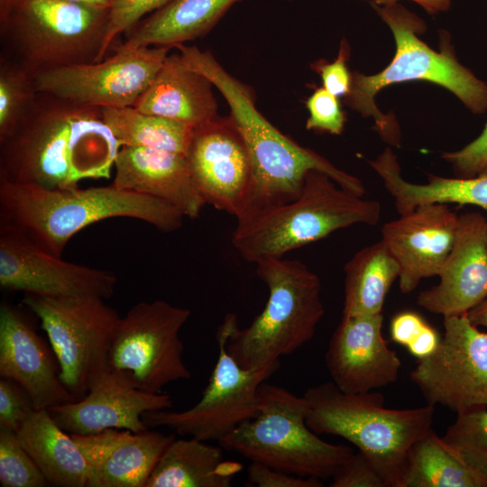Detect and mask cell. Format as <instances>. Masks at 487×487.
<instances>
[{
  "label": "cell",
  "mask_w": 487,
  "mask_h": 487,
  "mask_svg": "<svg viewBox=\"0 0 487 487\" xmlns=\"http://www.w3.org/2000/svg\"><path fill=\"white\" fill-rule=\"evenodd\" d=\"M108 11L62 0H13L1 20L2 53L33 75L101 61Z\"/></svg>",
  "instance_id": "9"
},
{
  "label": "cell",
  "mask_w": 487,
  "mask_h": 487,
  "mask_svg": "<svg viewBox=\"0 0 487 487\" xmlns=\"http://www.w3.org/2000/svg\"><path fill=\"white\" fill-rule=\"evenodd\" d=\"M399 0H372L373 5H386L397 3ZM422 6L428 14H436L446 12L451 5V0H411Z\"/></svg>",
  "instance_id": "44"
},
{
  "label": "cell",
  "mask_w": 487,
  "mask_h": 487,
  "mask_svg": "<svg viewBox=\"0 0 487 487\" xmlns=\"http://www.w3.org/2000/svg\"><path fill=\"white\" fill-rule=\"evenodd\" d=\"M349 46L343 40L337 57L331 62L317 60L311 64V69L321 78L323 87L332 95L345 96L350 90L352 73L347 68Z\"/></svg>",
  "instance_id": "40"
},
{
  "label": "cell",
  "mask_w": 487,
  "mask_h": 487,
  "mask_svg": "<svg viewBox=\"0 0 487 487\" xmlns=\"http://www.w3.org/2000/svg\"><path fill=\"white\" fill-rule=\"evenodd\" d=\"M191 311L164 300L140 301L121 317L111 344L109 371L141 391L159 393L191 373L180 330Z\"/></svg>",
  "instance_id": "11"
},
{
  "label": "cell",
  "mask_w": 487,
  "mask_h": 487,
  "mask_svg": "<svg viewBox=\"0 0 487 487\" xmlns=\"http://www.w3.org/2000/svg\"><path fill=\"white\" fill-rule=\"evenodd\" d=\"M114 170L115 187L167 202L188 218L198 217L206 205L184 155L121 146Z\"/></svg>",
  "instance_id": "23"
},
{
  "label": "cell",
  "mask_w": 487,
  "mask_h": 487,
  "mask_svg": "<svg viewBox=\"0 0 487 487\" xmlns=\"http://www.w3.org/2000/svg\"><path fill=\"white\" fill-rule=\"evenodd\" d=\"M101 61L59 67L34 75L39 93L83 106H133L153 79L170 48H123Z\"/></svg>",
  "instance_id": "13"
},
{
  "label": "cell",
  "mask_w": 487,
  "mask_h": 487,
  "mask_svg": "<svg viewBox=\"0 0 487 487\" xmlns=\"http://www.w3.org/2000/svg\"><path fill=\"white\" fill-rule=\"evenodd\" d=\"M309 116L306 123L308 130L331 134H341L346 121L337 96L323 87L315 89L306 102Z\"/></svg>",
  "instance_id": "36"
},
{
  "label": "cell",
  "mask_w": 487,
  "mask_h": 487,
  "mask_svg": "<svg viewBox=\"0 0 487 487\" xmlns=\"http://www.w3.org/2000/svg\"><path fill=\"white\" fill-rule=\"evenodd\" d=\"M400 487H487V475L432 428L410 448Z\"/></svg>",
  "instance_id": "28"
},
{
  "label": "cell",
  "mask_w": 487,
  "mask_h": 487,
  "mask_svg": "<svg viewBox=\"0 0 487 487\" xmlns=\"http://www.w3.org/2000/svg\"><path fill=\"white\" fill-rule=\"evenodd\" d=\"M382 326V313L342 316L330 338L326 364L343 392H368L398 380L401 362L389 348Z\"/></svg>",
  "instance_id": "17"
},
{
  "label": "cell",
  "mask_w": 487,
  "mask_h": 487,
  "mask_svg": "<svg viewBox=\"0 0 487 487\" xmlns=\"http://www.w3.org/2000/svg\"><path fill=\"white\" fill-rule=\"evenodd\" d=\"M116 276L110 271L66 262L18 229L0 225V285L42 297L109 299Z\"/></svg>",
  "instance_id": "15"
},
{
  "label": "cell",
  "mask_w": 487,
  "mask_h": 487,
  "mask_svg": "<svg viewBox=\"0 0 487 487\" xmlns=\"http://www.w3.org/2000/svg\"><path fill=\"white\" fill-rule=\"evenodd\" d=\"M186 158L205 203L237 220L250 191L253 170L233 118L217 115L195 126Z\"/></svg>",
  "instance_id": "16"
},
{
  "label": "cell",
  "mask_w": 487,
  "mask_h": 487,
  "mask_svg": "<svg viewBox=\"0 0 487 487\" xmlns=\"http://www.w3.org/2000/svg\"><path fill=\"white\" fill-rule=\"evenodd\" d=\"M486 232H487V222H486Z\"/></svg>",
  "instance_id": "48"
},
{
  "label": "cell",
  "mask_w": 487,
  "mask_h": 487,
  "mask_svg": "<svg viewBox=\"0 0 487 487\" xmlns=\"http://www.w3.org/2000/svg\"><path fill=\"white\" fill-rule=\"evenodd\" d=\"M242 0H171L125 32L123 48H175L206 35Z\"/></svg>",
  "instance_id": "25"
},
{
  "label": "cell",
  "mask_w": 487,
  "mask_h": 487,
  "mask_svg": "<svg viewBox=\"0 0 487 487\" xmlns=\"http://www.w3.org/2000/svg\"><path fill=\"white\" fill-rule=\"evenodd\" d=\"M242 465L225 461L221 448L190 437L174 439L144 487H229Z\"/></svg>",
  "instance_id": "27"
},
{
  "label": "cell",
  "mask_w": 487,
  "mask_h": 487,
  "mask_svg": "<svg viewBox=\"0 0 487 487\" xmlns=\"http://www.w3.org/2000/svg\"><path fill=\"white\" fill-rule=\"evenodd\" d=\"M381 206L354 195L328 175L312 170L295 200L237 221L232 244L248 262L275 257L357 224L375 225Z\"/></svg>",
  "instance_id": "7"
},
{
  "label": "cell",
  "mask_w": 487,
  "mask_h": 487,
  "mask_svg": "<svg viewBox=\"0 0 487 487\" xmlns=\"http://www.w3.org/2000/svg\"><path fill=\"white\" fill-rule=\"evenodd\" d=\"M212 87L207 77L183 62L178 51L168 54L133 106L142 113L195 127L217 116V103Z\"/></svg>",
  "instance_id": "24"
},
{
  "label": "cell",
  "mask_w": 487,
  "mask_h": 487,
  "mask_svg": "<svg viewBox=\"0 0 487 487\" xmlns=\"http://www.w3.org/2000/svg\"><path fill=\"white\" fill-rule=\"evenodd\" d=\"M104 122L121 146L144 147L186 156L194 126L148 115L133 106L102 108Z\"/></svg>",
  "instance_id": "31"
},
{
  "label": "cell",
  "mask_w": 487,
  "mask_h": 487,
  "mask_svg": "<svg viewBox=\"0 0 487 487\" xmlns=\"http://www.w3.org/2000/svg\"><path fill=\"white\" fill-rule=\"evenodd\" d=\"M16 435L49 485L87 487V460L72 436L54 421L48 409H33Z\"/></svg>",
  "instance_id": "26"
},
{
  "label": "cell",
  "mask_w": 487,
  "mask_h": 487,
  "mask_svg": "<svg viewBox=\"0 0 487 487\" xmlns=\"http://www.w3.org/2000/svg\"><path fill=\"white\" fill-rule=\"evenodd\" d=\"M373 8L392 32L395 54L379 73L353 72L345 102L363 116L372 117L384 141L392 145L400 144L397 124L382 114L374 101L378 92L392 84L428 81L452 92L471 112L483 114L487 111V83L458 61L448 43L436 51L423 42L418 33L426 29V24L418 15L397 3L373 5Z\"/></svg>",
  "instance_id": "5"
},
{
  "label": "cell",
  "mask_w": 487,
  "mask_h": 487,
  "mask_svg": "<svg viewBox=\"0 0 487 487\" xmlns=\"http://www.w3.org/2000/svg\"><path fill=\"white\" fill-rule=\"evenodd\" d=\"M255 264L269 290L263 310L243 329L235 314L224 319L227 351L248 369L278 362L310 341L325 313L320 279L302 262L267 257Z\"/></svg>",
  "instance_id": "6"
},
{
  "label": "cell",
  "mask_w": 487,
  "mask_h": 487,
  "mask_svg": "<svg viewBox=\"0 0 487 487\" xmlns=\"http://www.w3.org/2000/svg\"><path fill=\"white\" fill-rule=\"evenodd\" d=\"M466 315L475 326L487 328V299L472 308Z\"/></svg>",
  "instance_id": "45"
},
{
  "label": "cell",
  "mask_w": 487,
  "mask_h": 487,
  "mask_svg": "<svg viewBox=\"0 0 487 487\" xmlns=\"http://www.w3.org/2000/svg\"><path fill=\"white\" fill-rule=\"evenodd\" d=\"M442 437L487 475V408L457 413Z\"/></svg>",
  "instance_id": "33"
},
{
  "label": "cell",
  "mask_w": 487,
  "mask_h": 487,
  "mask_svg": "<svg viewBox=\"0 0 487 487\" xmlns=\"http://www.w3.org/2000/svg\"><path fill=\"white\" fill-rule=\"evenodd\" d=\"M183 62L205 77L223 95L230 116L248 151L253 179L244 208L237 221L295 200L307 174L316 170L328 175L346 191L363 197L365 189L355 176L342 170L316 152L282 133L255 106L249 86L228 73L208 51L185 44L176 47Z\"/></svg>",
  "instance_id": "2"
},
{
  "label": "cell",
  "mask_w": 487,
  "mask_h": 487,
  "mask_svg": "<svg viewBox=\"0 0 487 487\" xmlns=\"http://www.w3.org/2000/svg\"><path fill=\"white\" fill-rule=\"evenodd\" d=\"M487 217L471 211L459 215L452 249L439 282L421 291L417 304L444 317L467 314L487 299Z\"/></svg>",
  "instance_id": "19"
},
{
  "label": "cell",
  "mask_w": 487,
  "mask_h": 487,
  "mask_svg": "<svg viewBox=\"0 0 487 487\" xmlns=\"http://www.w3.org/2000/svg\"><path fill=\"white\" fill-rule=\"evenodd\" d=\"M399 276L400 266L381 240L359 250L345 266L343 316L382 313Z\"/></svg>",
  "instance_id": "29"
},
{
  "label": "cell",
  "mask_w": 487,
  "mask_h": 487,
  "mask_svg": "<svg viewBox=\"0 0 487 487\" xmlns=\"http://www.w3.org/2000/svg\"><path fill=\"white\" fill-rule=\"evenodd\" d=\"M23 303L41 321L65 387L78 400L109 371L111 344L121 317L94 296L51 298L25 294Z\"/></svg>",
  "instance_id": "10"
},
{
  "label": "cell",
  "mask_w": 487,
  "mask_h": 487,
  "mask_svg": "<svg viewBox=\"0 0 487 487\" xmlns=\"http://www.w3.org/2000/svg\"><path fill=\"white\" fill-rule=\"evenodd\" d=\"M121 148L102 108L39 93L32 112L0 141V179L51 189L109 179Z\"/></svg>",
  "instance_id": "1"
},
{
  "label": "cell",
  "mask_w": 487,
  "mask_h": 487,
  "mask_svg": "<svg viewBox=\"0 0 487 487\" xmlns=\"http://www.w3.org/2000/svg\"><path fill=\"white\" fill-rule=\"evenodd\" d=\"M441 341L437 331L428 323L418 335L406 347L409 353L421 360L430 356L436 352Z\"/></svg>",
  "instance_id": "43"
},
{
  "label": "cell",
  "mask_w": 487,
  "mask_h": 487,
  "mask_svg": "<svg viewBox=\"0 0 487 487\" xmlns=\"http://www.w3.org/2000/svg\"><path fill=\"white\" fill-rule=\"evenodd\" d=\"M0 483L3 487H44L45 477L20 443L16 432L0 428Z\"/></svg>",
  "instance_id": "34"
},
{
  "label": "cell",
  "mask_w": 487,
  "mask_h": 487,
  "mask_svg": "<svg viewBox=\"0 0 487 487\" xmlns=\"http://www.w3.org/2000/svg\"><path fill=\"white\" fill-rule=\"evenodd\" d=\"M13 0H0L1 20L5 16Z\"/></svg>",
  "instance_id": "47"
},
{
  "label": "cell",
  "mask_w": 487,
  "mask_h": 487,
  "mask_svg": "<svg viewBox=\"0 0 487 487\" xmlns=\"http://www.w3.org/2000/svg\"><path fill=\"white\" fill-rule=\"evenodd\" d=\"M400 167L391 166L381 176L400 215L424 204L469 205L487 210V169L469 178H446L428 174L427 183H412L402 178Z\"/></svg>",
  "instance_id": "30"
},
{
  "label": "cell",
  "mask_w": 487,
  "mask_h": 487,
  "mask_svg": "<svg viewBox=\"0 0 487 487\" xmlns=\"http://www.w3.org/2000/svg\"><path fill=\"white\" fill-rule=\"evenodd\" d=\"M34 409L28 393L16 381L1 377L0 428L17 432Z\"/></svg>",
  "instance_id": "37"
},
{
  "label": "cell",
  "mask_w": 487,
  "mask_h": 487,
  "mask_svg": "<svg viewBox=\"0 0 487 487\" xmlns=\"http://www.w3.org/2000/svg\"><path fill=\"white\" fill-rule=\"evenodd\" d=\"M114 217L141 220L168 233L179 230L185 216L167 202L112 183L51 189L0 179V225L18 229L56 256L79 231Z\"/></svg>",
  "instance_id": "3"
},
{
  "label": "cell",
  "mask_w": 487,
  "mask_h": 487,
  "mask_svg": "<svg viewBox=\"0 0 487 487\" xmlns=\"http://www.w3.org/2000/svg\"><path fill=\"white\" fill-rule=\"evenodd\" d=\"M171 0H113L107 16L106 31L102 49V60L115 43L116 38L127 32L142 18L157 11Z\"/></svg>",
  "instance_id": "35"
},
{
  "label": "cell",
  "mask_w": 487,
  "mask_h": 487,
  "mask_svg": "<svg viewBox=\"0 0 487 487\" xmlns=\"http://www.w3.org/2000/svg\"><path fill=\"white\" fill-rule=\"evenodd\" d=\"M427 322L418 313L403 311L395 315L390 324L391 339L407 347L422 331Z\"/></svg>",
  "instance_id": "42"
},
{
  "label": "cell",
  "mask_w": 487,
  "mask_h": 487,
  "mask_svg": "<svg viewBox=\"0 0 487 487\" xmlns=\"http://www.w3.org/2000/svg\"><path fill=\"white\" fill-rule=\"evenodd\" d=\"M0 375L16 381L30 396L34 409L73 402L58 363L23 314L3 301L0 305Z\"/></svg>",
  "instance_id": "21"
},
{
  "label": "cell",
  "mask_w": 487,
  "mask_h": 487,
  "mask_svg": "<svg viewBox=\"0 0 487 487\" xmlns=\"http://www.w3.org/2000/svg\"><path fill=\"white\" fill-rule=\"evenodd\" d=\"M69 3L97 7V8H109L113 0H62Z\"/></svg>",
  "instance_id": "46"
},
{
  "label": "cell",
  "mask_w": 487,
  "mask_h": 487,
  "mask_svg": "<svg viewBox=\"0 0 487 487\" xmlns=\"http://www.w3.org/2000/svg\"><path fill=\"white\" fill-rule=\"evenodd\" d=\"M442 158L458 178L473 177L487 169V123L478 137L459 150L445 152Z\"/></svg>",
  "instance_id": "39"
},
{
  "label": "cell",
  "mask_w": 487,
  "mask_h": 487,
  "mask_svg": "<svg viewBox=\"0 0 487 487\" xmlns=\"http://www.w3.org/2000/svg\"><path fill=\"white\" fill-rule=\"evenodd\" d=\"M459 215L447 204L431 203L385 223L381 242L400 266L399 287L412 292L423 279L437 276L454 244Z\"/></svg>",
  "instance_id": "18"
},
{
  "label": "cell",
  "mask_w": 487,
  "mask_h": 487,
  "mask_svg": "<svg viewBox=\"0 0 487 487\" xmlns=\"http://www.w3.org/2000/svg\"><path fill=\"white\" fill-rule=\"evenodd\" d=\"M171 407L170 395L141 391L107 371L83 398L48 410L64 431L84 436L109 428L142 432L148 429L143 413Z\"/></svg>",
  "instance_id": "20"
},
{
  "label": "cell",
  "mask_w": 487,
  "mask_h": 487,
  "mask_svg": "<svg viewBox=\"0 0 487 487\" xmlns=\"http://www.w3.org/2000/svg\"><path fill=\"white\" fill-rule=\"evenodd\" d=\"M331 478V487H388L371 460L360 451L345 459Z\"/></svg>",
  "instance_id": "38"
},
{
  "label": "cell",
  "mask_w": 487,
  "mask_h": 487,
  "mask_svg": "<svg viewBox=\"0 0 487 487\" xmlns=\"http://www.w3.org/2000/svg\"><path fill=\"white\" fill-rule=\"evenodd\" d=\"M39 96L34 75L18 61L0 55V141L32 112Z\"/></svg>",
  "instance_id": "32"
},
{
  "label": "cell",
  "mask_w": 487,
  "mask_h": 487,
  "mask_svg": "<svg viewBox=\"0 0 487 487\" xmlns=\"http://www.w3.org/2000/svg\"><path fill=\"white\" fill-rule=\"evenodd\" d=\"M306 422L317 435L345 438L365 455L388 487H400L412 446L430 429L435 406L389 409L376 391L345 393L326 381L308 388Z\"/></svg>",
  "instance_id": "4"
},
{
  "label": "cell",
  "mask_w": 487,
  "mask_h": 487,
  "mask_svg": "<svg viewBox=\"0 0 487 487\" xmlns=\"http://www.w3.org/2000/svg\"><path fill=\"white\" fill-rule=\"evenodd\" d=\"M444 335L410 372L427 404L457 413L487 408V333L466 314L444 317Z\"/></svg>",
  "instance_id": "14"
},
{
  "label": "cell",
  "mask_w": 487,
  "mask_h": 487,
  "mask_svg": "<svg viewBox=\"0 0 487 487\" xmlns=\"http://www.w3.org/2000/svg\"><path fill=\"white\" fill-rule=\"evenodd\" d=\"M248 482L257 487H322L323 482L316 477H302L251 462L247 468Z\"/></svg>",
  "instance_id": "41"
},
{
  "label": "cell",
  "mask_w": 487,
  "mask_h": 487,
  "mask_svg": "<svg viewBox=\"0 0 487 487\" xmlns=\"http://www.w3.org/2000/svg\"><path fill=\"white\" fill-rule=\"evenodd\" d=\"M228 327L224 320L216 331L218 357L201 399L193 407L175 411H147L148 428L165 427L180 436L217 441L259 414V388L280 368V361L260 368H244L228 353Z\"/></svg>",
  "instance_id": "12"
},
{
  "label": "cell",
  "mask_w": 487,
  "mask_h": 487,
  "mask_svg": "<svg viewBox=\"0 0 487 487\" xmlns=\"http://www.w3.org/2000/svg\"><path fill=\"white\" fill-rule=\"evenodd\" d=\"M70 435L88 465L87 487H144L161 455L176 438L150 428Z\"/></svg>",
  "instance_id": "22"
},
{
  "label": "cell",
  "mask_w": 487,
  "mask_h": 487,
  "mask_svg": "<svg viewBox=\"0 0 487 487\" xmlns=\"http://www.w3.org/2000/svg\"><path fill=\"white\" fill-rule=\"evenodd\" d=\"M258 395L259 414L223 437L222 448L253 463L321 480L331 478L354 453L347 446L324 441L308 427L304 396L265 381Z\"/></svg>",
  "instance_id": "8"
}]
</instances>
